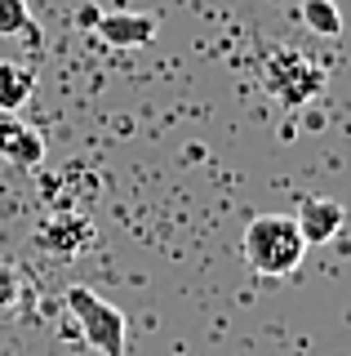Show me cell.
I'll list each match as a JSON object with an SVG mask.
<instances>
[{"mask_svg": "<svg viewBox=\"0 0 351 356\" xmlns=\"http://www.w3.org/2000/svg\"><path fill=\"white\" fill-rule=\"evenodd\" d=\"M240 254L254 276H289L307 259V241L289 214H258L245 227Z\"/></svg>", "mask_w": 351, "mask_h": 356, "instance_id": "1", "label": "cell"}, {"mask_svg": "<svg viewBox=\"0 0 351 356\" xmlns=\"http://www.w3.org/2000/svg\"><path fill=\"white\" fill-rule=\"evenodd\" d=\"M258 81H262V89H267V98H276V103L289 107V111H302V107H311L316 98L325 94V67L311 63L298 49L276 44V49L262 54Z\"/></svg>", "mask_w": 351, "mask_h": 356, "instance_id": "2", "label": "cell"}, {"mask_svg": "<svg viewBox=\"0 0 351 356\" xmlns=\"http://www.w3.org/2000/svg\"><path fill=\"white\" fill-rule=\"evenodd\" d=\"M62 303H67L71 321L80 325L85 343H89L98 356H125V348H129V321H125V312H120L116 303H107V298L94 294L89 285H67Z\"/></svg>", "mask_w": 351, "mask_h": 356, "instance_id": "3", "label": "cell"}, {"mask_svg": "<svg viewBox=\"0 0 351 356\" xmlns=\"http://www.w3.org/2000/svg\"><path fill=\"white\" fill-rule=\"evenodd\" d=\"M0 161L18 165V170H36L45 161V138L18 111H5V107H0Z\"/></svg>", "mask_w": 351, "mask_h": 356, "instance_id": "4", "label": "cell"}, {"mask_svg": "<svg viewBox=\"0 0 351 356\" xmlns=\"http://www.w3.org/2000/svg\"><path fill=\"white\" fill-rule=\"evenodd\" d=\"M289 218L298 222L307 245H325V241H334L338 232H343L347 209H343V200H329V196H302Z\"/></svg>", "mask_w": 351, "mask_h": 356, "instance_id": "5", "label": "cell"}, {"mask_svg": "<svg viewBox=\"0 0 351 356\" xmlns=\"http://www.w3.org/2000/svg\"><path fill=\"white\" fill-rule=\"evenodd\" d=\"M94 31H98V40L116 44V49H138V44L156 40L160 18H151V14H98Z\"/></svg>", "mask_w": 351, "mask_h": 356, "instance_id": "6", "label": "cell"}, {"mask_svg": "<svg viewBox=\"0 0 351 356\" xmlns=\"http://www.w3.org/2000/svg\"><path fill=\"white\" fill-rule=\"evenodd\" d=\"M36 241L49 245L58 259H76V254H80L85 245L94 241V227H89L85 218H53V222H45V227H40Z\"/></svg>", "mask_w": 351, "mask_h": 356, "instance_id": "7", "label": "cell"}, {"mask_svg": "<svg viewBox=\"0 0 351 356\" xmlns=\"http://www.w3.org/2000/svg\"><path fill=\"white\" fill-rule=\"evenodd\" d=\"M31 94H36V72L27 63H0V107L18 111Z\"/></svg>", "mask_w": 351, "mask_h": 356, "instance_id": "8", "label": "cell"}, {"mask_svg": "<svg viewBox=\"0 0 351 356\" xmlns=\"http://www.w3.org/2000/svg\"><path fill=\"white\" fill-rule=\"evenodd\" d=\"M302 27L311 31V36L338 40L343 36V14H338L334 0H302Z\"/></svg>", "mask_w": 351, "mask_h": 356, "instance_id": "9", "label": "cell"}, {"mask_svg": "<svg viewBox=\"0 0 351 356\" xmlns=\"http://www.w3.org/2000/svg\"><path fill=\"white\" fill-rule=\"evenodd\" d=\"M36 22H31L27 0H0V36H31Z\"/></svg>", "mask_w": 351, "mask_h": 356, "instance_id": "10", "label": "cell"}, {"mask_svg": "<svg viewBox=\"0 0 351 356\" xmlns=\"http://www.w3.org/2000/svg\"><path fill=\"white\" fill-rule=\"evenodd\" d=\"M18 294H23V281H18V267L0 263V312H9L18 303Z\"/></svg>", "mask_w": 351, "mask_h": 356, "instance_id": "11", "label": "cell"}, {"mask_svg": "<svg viewBox=\"0 0 351 356\" xmlns=\"http://www.w3.org/2000/svg\"><path fill=\"white\" fill-rule=\"evenodd\" d=\"M98 22V9H80V27H94Z\"/></svg>", "mask_w": 351, "mask_h": 356, "instance_id": "12", "label": "cell"}]
</instances>
